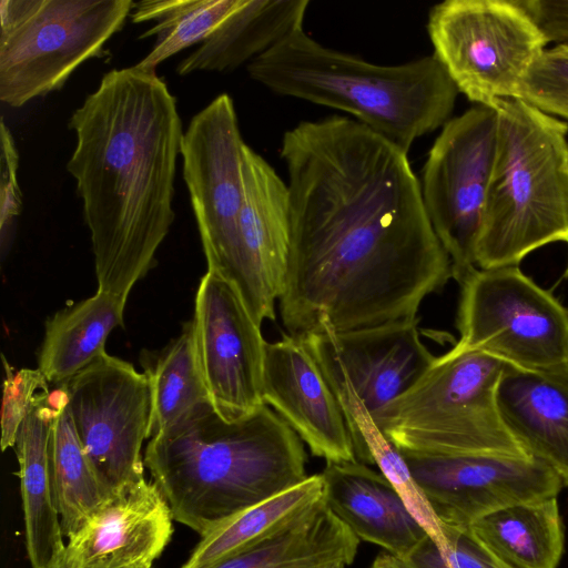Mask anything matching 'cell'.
<instances>
[{
  "mask_svg": "<svg viewBox=\"0 0 568 568\" xmlns=\"http://www.w3.org/2000/svg\"><path fill=\"white\" fill-rule=\"evenodd\" d=\"M290 248L280 315L287 334L413 320L453 278L407 153L358 121L286 131Z\"/></svg>",
  "mask_w": 568,
  "mask_h": 568,
  "instance_id": "1",
  "label": "cell"
},
{
  "mask_svg": "<svg viewBox=\"0 0 568 568\" xmlns=\"http://www.w3.org/2000/svg\"><path fill=\"white\" fill-rule=\"evenodd\" d=\"M74 178L90 231L98 290L128 298L155 263L174 221L183 138L176 99L155 71L105 73L70 116Z\"/></svg>",
  "mask_w": 568,
  "mask_h": 568,
  "instance_id": "2",
  "label": "cell"
},
{
  "mask_svg": "<svg viewBox=\"0 0 568 568\" xmlns=\"http://www.w3.org/2000/svg\"><path fill=\"white\" fill-rule=\"evenodd\" d=\"M143 458L173 519L200 536L308 477L303 440L266 404L235 419L202 405Z\"/></svg>",
  "mask_w": 568,
  "mask_h": 568,
  "instance_id": "3",
  "label": "cell"
},
{
  "mask_svg": "<svg viewBox=\"0 0 568 568\" xmlns=\"http://www.w3.org/2000/svg\"><path fill=\"white\" fill-rule=\"evenodd\" d=\"M268 90L337 109L408 153L450 119L459 93L434 55L379 65L326 48L300 29L251 61Z\"/></svg>",
  "mask_w": 568,
  "mask_h": 568,
  "instance_id": "4",
  "label": "cell"
},
{
  "mask_svg": "<svg viewBox=\"0 0 568 568\" xmlns=\"http://www.w3.org/2000/svg\"><path fill=\"white\" fill-rule=\"evenodd\" d=\"M494 109L496 153L475 252L483 270L568 243V125L521 99Z\"/></svg>",
  "mask_w": 568,
  "mask_h": 568,
  "instance_id": "5",
  "label": "cell"
},
{
  "mask_svg": "<svg viewBox=\"0 0 568 568\" xmlns=\"http://www.w3.org/2000/svg\"><path fill=\"white\" fill-rule=\"evenodd\" d=\"M505 366L484 352L454 346L373 418L402 452L530 457L498 408Z\"/></svg>",
  "mask_w": 568,
  "mask_h": 568,
  "instance_id": "6",
  "label": "cell"
},
{
  "mask_svg": "<svg viewBox=\"0 0 568 568\" xmlns=\"http://www.w3.org/2000/svg\"><path fill=\"white\" fill-rule=\"evenodd\" d=\"M131 0H1L0 100L21 108L61 89L101 57L123 28Z\"/></svg>",
  "mask_w": 568,
  "mask_h": 568,
  "instance_id": "7",
  "label": "cell"
},
{
  "mask_svg": "<svg viewBox=\"0 0 568 568\" xmlns=\"http://www.w3.org/2000/svg\"><path fill=\"white\" fill-rule=\"evenodd\" d=\"M427 32L459 92L494 108L520 99L524 81L548 41L517 0H446L428 14Z\"/></svg>",
  "mask_w": 568,
  "mask_h": 568,
  "instance_id": "8",
  "label": "cell"
},
{
  "mask_svg": "<svg viewBox=\"0 0 568 568\" xmlns=\"http://www.w3.org/2000/svg\"><path fill=\"white\" fill-rule=\"evenodd\" d=\"M459 285L455 347L524 369L568 364V308L518 265L476 267Z\"/></svg>",
  "mask_w": 568,
  "mask_h": 568,
  "instance_id": "9",
  "label": "cell"
},
{
  "mask_svg": "<svg viewBox=\"0 0 568 568\" xmlns=\"http://www.w3.org/2000/svg\"><path fill=\"white\" fill-rule=\"evenodd\" d=\"M496 142V110L477 105L443 125L424 164V206L459 284L477 267L476 243Z\"/></svg>",
  "mask_w": 568,
  "mask_h": 568,
  "instance_id": "10",
  "label": "cell"
},
{
  "mask_svg": "<svg viewBox=\"0 0 568 568\" xmlns=\"http://www.w3.org/2000/svg\"><path fill=\"white\" fill-rule=\"evenodd\" d=\"M78 438L102 484L112 493L144 478L152 393L148 374L106 352L59 385Z\"/></svg>",
  "mask_w": 568,
  "mask_h": 568,
  "instance_id": "11",
  "label": "cell"
},
{
  "mask_svg": "<svg viewBox=\"0 0 568 568\" xmlns=\"http://www.w3.org/2000/svg\"><path fill=\"white\" fill-rule=\"evenodd\" d=\"M244 146L234 102L226 93L191 119L181 142L183 179L207 271L233 285L239 274Z\"/></svg>",
  "mask_w": 568,
  "mask_h": 568,
  "instance_id": "12",
  "label": "cell"
},
{
  "mask_svg": "<svg viewBox=\"0 0 568 568\" xmlns=\"http://www.w3.org/2000/svg\"><path fill=\"white\" fill-rule=\"evenodd\" d=\"M402 454L436 519L450 527L468 528L496 509L557 497L564 487L532 457Z\"/></svg>",
  "mask_w": 568,
  "mask_h": 568,
  "instance_id": "13",
  "label": "cell"
},
{
  "mask_svg": "<svg viewBox=\"0 0 568 568\" xmlns=\"http://www.w3.org/2000/svg\"><path fill=\"white\" fill-rule=\"evenodd\" d=\"M192 324L202 376L219 414L235 419L264 405L266 341L234 285L207 271Z\"/></svg>",
  "mask_w": 568,
  "mask_h": 568,
  "instance_id": "14",
  "label": "cell"
},
{
  "mask_svg": "<svg viewBox=\"0 0 568 568\" xmlns=\"http://www.w3.org/2000/svg\"><path fill=\"white\" fill-rule=\"evenodd\" d=\"M244 202L234 285L253 320L275 321L290 248L287 184L253 149L243 150Z\"/></svg>",
  "mask_w": 568,
  "mask_h": 568,
  "instance_id": "15",
  "label": "cell"
},
{
  "mask_svg": "<svg viewBox=\"0 0 568 568\" xmlns=\"http://www.w3.org/2000/svg\"><path fill=\"white\" fill-rule=\"evenodd\" d=\"M419 317L343 333L302 337L310 353L339 371L374 417L407 392L434 356L422 342Z\"/></svg>",
  "mask_w": 568,
  "mask_h": 568,
  "instance_id": "16",
  "label": "cell"
},
{
  "mask_svg": "<svg viewBox=\"0 0 568 568\" xmlns=\"http://www.w3.org/2000/svg\"><path fill=\"white\" fill-rule=\"evenodd\" d=\"M263 400L326 463L357 462L342 407L302 337L266 342Z\"/></svg>",
  "mask_w": 568,
  "mask_h": 568,
  "instance_id": "17",
  "label": "cell"
},
{
  "mask_svg": "<svg viewBox=\"0 0 568 568\" xmlns=\"http://www.w3.org/2000/svg\"><path fill=\"white\" fill-rule=\"evenodd\" d=\"M172 520L156 485L143 479L101 505L68 538L61 554L78 566L151 568L171 540Z\"/></svg>",
  "mask_w": 568,
  "mask_h": 568,
  "instance_id": "18",
  "label": "cell"
},
{
  "mask_svg": "<svg viewBox=\"0 0 568 568\" xmlns=\"http://www.w3.org/2000/svg\"><path fill=\"white\" fill-rule=\"evenodd\" d=\"M323 499L359 539L404 559L428 535L379 471L359 462L326 463Z\"/></svg>",
  "mask_w": 568,
  "mask_h": 568,
  "instance_id": "19",
  "label": "cell"
},
{
  "mask_svg": "<svg viewBox=\"0 0 568 568\" xmlns=\"http://www.w3.org/2000/svg\"><path fill=\"white\" fill-rule=\"evenodd\" d=\"M497 403L527 455L551 468L568 487V364L539 371L506 364Z\"/></svg>",
  "mask_w": 568,
  "mask_h": 568,
  "instance_id": "20",
  "label": "cell"
},
{
  "mask_svg": "<svg viewBox=\"0 0 568 568\" xmlns=\"http://www.w3.org/2000/svg\"><path fill=\"white\" fill-rule=\"evenodd\" d=\"M58 399L59 389L36 395L13 447L19 463L26 550L32 568H42L65 546L50 469V439Z\"/></svg>",
  "mask_w": 568,
  "mask_h": 568,
  "instance_id": "21",
  "label": "cell"
},
{
  "mask_svg": "<svg viewBox=\"0 0 568 568\" xmlns=\"http://www.w3.org/2000/svg\"><path fill=\"white\" fill-rule=\"evenodd\" d=\"M308 0H239L236 8L176 67L179 75L230 72L303 29Z\"/></svg>",
  "mask_w": 568,
  "mask_h": 568,
  "instance_id": "22",
  "label": "cell"
},
{
  "mask_svg": "<svg viewBox=\"0 0 568 568\" xmlns=\"http://www.w3.org/2000/svg\"><path fill=\"white\" fill-rule=\"evenodd\" d=\"M359 539L324 499L296 520L213 568H332L351 565Z\"/></svg>",
  "mask_w": 568,
  "mask_h": 568,
  "instance_id": "23",
  "label": "cell"
},
{
  "mask_svg": "<svg viewBox=\"0 0 568 568\" xmlns=\"http://www.w3.org/2000/svg\"><path fill=\"white\" fill-rule=\"evenodd\" d=\"M126 298L97 291L53 314L45 323L38 368L58 386L105 353L110 333L123 325Z\"/></svg>",
  "mask_w": 568,
  "mask_h": 568,
  "instance_id": "24",
  "label": "cell"
},
{
  "mask_svg": "<svg viewBox=\"0 0 568 568\" xmlns=\"http://www.w3.org/2000/svg\"><path fill=\"white\" fill-rule=\"evenodd\" d=\"M468 529L509 568H557L564 552L557 497L496 509Z\"/></svg>",
  "mask_w": 568,
  "mask_h": 568,
  "instance_id": "25",
  "label": "cell"
},
{
  "mask_svg": "<svg viewBox=\"0 0 568 568\" xmlns=\"http://www.w3.org/2000/svg\"><path fill=\"white\" fill-rule=\"evenodd\" d=\"M321 474L222 521L193 548L181 568H213L276 534L323 499Z\"/></svg>",
  "mask_w": 568,
  "mask_h": 568,
  "instance_id": "26",
  "label": "cell"
},
{
  "mask_svg": "<svg viewBox=\"0 0 568 568\" xmlns=\"http://www.w3.org/2000/svg\"><path fill=\"white\" fill-rule=\"evenodd\" d=\"M50 439V469L55 506L64 537L74 535L112 494L100 480L75 433L64 389Z\"/></svg>",
  "mask_w": 568,
  "mask_h": 568,
  "instance_id": "27",
  "label": "cell"
},
{
  "mask_svg": "<svg viewBox=\"0 0 568 568\" xmlns=\"http://www.w3.org/2000/svg\"><path fill=\"white\" fill-rule=\"evenodd\" d=\"M146 374L152 393L149 439L176 426L200 406L212 404L199 364L192 321Z\"/></svg>",
  "mask_w": 568,
  "mask_h": 568,
  "instance_id": "28",
  "label": "cell"
},
{
  "mask_svg": "<svg viewBox=\"0 0 568 568\" xmlns=\"http://www.w3.org/2000/svg\"><path fill=\"white\" fill-rule=\"evenodd\" d=\"M239 0H143L134 2V23L153 21L141 39L155 37L152 50L135 64L155 71L182 50L201 44L236 8Z\"/></svg>",
  "mask_w": 568,
  "mask_h": 568,
  "instance_id": "29",
  "label": "cell"
},
{
  "mask_svg": "<svg viewBox=\"0 0 568 568\" xmlns=\"http://www.w3.org/2000/svg\"><path fill=\"white\" fill-rule=\"evenodd\" d=\"M443 542L429 535L404 558L406 568H509L491 554L468 528L442 525Z\"/></svg>",
  "mask_w": 568,
  "mask_h": 568,
  "instance_id": "30",
  "label": "cell"
},
{
  "mask_svg": "<svg viewBox=\"0 0 568 568\" xmlns=\"http://www.w3.org/2000/svg\"><path fill=\"white\" fill-rule=\"evenodd\" d=\"M520 99L568 120V45L557 44L541 53L524 81Z\"/></svg>",
  "mask_w": 568,
  "mask_h": 568,
  "instance_id": "31",
  "label": "cell"
},
{
  "mask_svg": "<svg viewBox=\"0 0 568 568\" xmlns=\"http://www.w3.org/2000/svg\"><path fill=\"white\" fill-rule=\"evenodd\" d=\"M2 362L6 377L0 412V446L4 452L9 447H14L18 430L33 398L39 392L49 389V382L39 368L14 371L4 356Z\"/></svg>",
  "mask_w": 568,
  "mask_h": 568,
  "instance_id": "32",
  "label": "cell"
},
{
  "mask_svg": "<svg viewBox=\"0 0 568 568\" xmlns=\"http://www.w3.org/2000/svg\"><path fill=\"white\" fill-rule=\"evenodd\" d=\"M0 248L3 261L11 246L13 223L22 207V194L18 182L19 152L3 118L0 123Z\"/></svg>",
  "mask_w": 568,
  "mask_h": 568,
  "instance_id": "33",
  "label": "cell"
},
{
  "mask_svg": "<svg viewBox=\"0 0 568 568\" xmlns=\"http://www.w3.org/2000/svg\"><path fill=\"white\" fill-rule=\"evenodd\" d=\"M548 42L568 45V0H517Z\"/></svg>",
  "mask_w": 568,
  "mask_h": 568,
  "instance_id": "34",
  "label": "cell"
},
{
  "mask_svg": "<svg viewBox=\"0 0 568 568\" xmlns=\"http://www.w3.org/2000/svg\"><path fill=\"white\" fill-rule=\"evenodd\" d=\"M368 568H406V566L399 558L383 551L376 556Z\"/></svg>",
  "mask_w": 568,
  "mask_h": 568,
  "instance_id": "35",
  "label": "cell"
},
{
  "mask_svg": "<svg viewBox=\"0 0 568 568\" xmlns=\"http://www.w3.org/2000/svg\"><path fill=\"white\" fill-rule=\"evenodd\" d=\"M42 568H100V567H92V566H78L73 565L64 559L61 551L55 555L45 566ZM153 568V567H151Z\"/></svg>",
  "mask_w": 568,
  "mask_h": 568,
  "instance_id": "36",
  "label": "cell"
},
{
  "mask_svg": "<svg viewBox=\"0 0 568 568\" xmlns=\"http://www.w3.org/2000/svg\"><path fill=\"white\" fill-rule=\"evenodd\" d=\"M345 567H346V565H344V564H338V565L333 566L332 568H345Z\"/></svg>",
  "mask_w": 568,
  "mask_h": 568,
  "instance_id": "37",
  "label": "cell"
},
{
  "mask_svg": "<svg viewBox=\"0 0 568 568\" xmlns=\"http://www.w3.org/2000/svg\"><path fill=\"white\" fill-rule=\"evenodd\" d=\"M565 277H568V263H567V267L565 270Z\"/></svg>",
  "mask_w": 568,
  "mask_h": 568,
  "instance_id": "38",
  "label": "cell"
}]
</instances>
